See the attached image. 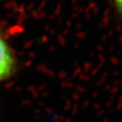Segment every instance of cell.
<instances>
[{
    "mask_svg": "<svg viewBox=\"0 0 122 122\" xmlns=\"http://www.w3.org/2000/svg\"><path fill=\"white\" fill-rule=\"evenodd\" d=\"M115 2H116V5H117L118 8L119 9V11L122 12V0H115Z\"/></svg>",
    "mask_w": 122,
    "mask_h": 122,
    "instance_id": "2",
    "label": "cell"
},
{
    "mask_svg": "<svg viewBox=\"0 0 122 122\" xmlns=\"http://www.w3.org/2000/svg\"><path fill=\"white\" fill-rule=\"evenodd\" d=\"M14 57L7 44L0 36V81L9 77L14 69Z\"/></svg>",
    "mask_w": 122,
    "mask_h": 122,
    "instance_id": "1",
    "label": "cell"
}]
</instances>
